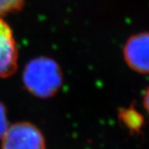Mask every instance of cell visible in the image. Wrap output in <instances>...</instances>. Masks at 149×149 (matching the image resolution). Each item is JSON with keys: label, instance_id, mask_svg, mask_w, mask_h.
Segmentation results:
<instances>
[{"label": "cell", "instance_id": "obj_2", "mask_svg": "<svg viewBox=\"0 0 149 149\" xmlns=\"http://www.w3.org/2000/svg\"><path fill=\"white\" fill-rule=\"evenodd\" d=\"M2 149H46V142L38 128L28 122L8 127L2 137Z\"/></svg>", "mask_w": 149, "mask_h": 149}, {"label": "cell", "instance_id": "obj_6", "mask_svg": "<svg viewBox=\"0 0 149 149\" xmlns=\"http://www.w3.org/2000/svg\"><path fill=\"white\" fill-rule=\"evenodd\" d=\"M8 127V125L5 107L0 102V139H2V137L3 136Z\"/></svg>", "mask_w": 149, "mask_h": 149}, {"label": "cell", "instance_id": "obj_1", "mask_svg": "<svg viewBox=\"0 0 149 149\" xmlns=\"http://www.w3.org/2000/svg\"><path fill=\"white\" fill-rule=\"evenodd\" d=\"M22 79L30 93L39 98L47 99L58 91L62 83V74L53 60L40 57L27 63Z\"/></svg>", "mask_w": 149, "mask_h": 149}, {"label": "cell", "instance_id": "obj_7", "mask_svg": "<svg viewBox=\"0 0 149 149\" xmlns=\"http://www.w3.org/2000/svg\"><path fill=\"white\" fill-rule=\"evenodd\" d=\"M144 104H145V108L147 109V110L149 113V88L148 91H146L145 94V97H144Z\"/></svg>", "mask_w": 149, "mask_h": 149}, {"label": "cell", "instance_id": "obj_5", "mask_svg": "<svg viewBox=\"0 0 149 149\" xmlns=\"http://www.w3.org/2000/svg\"><path fill=\"white\" fill-rule=\"evenodd\" d=\"M25 0H0V16L19 10Z\"/></svg>", "mask_w": 149, "mask_h": 149}, {"label": "cell", "instance_id": "obj_3", "mask_svg": "<svg viewBox=\"0 0 149 149\" xmlns=\"http://www.w3.org/2000/svg\"><path fill=\"white\" fill-rule=\"evenodd\" d=\"M124 58L133 70L149 74V32L133 35L123 49Z\"/></svg>", "mask_w": 149, "mask_h": 149}, {"label": "cell", "instance_id": "obj_4", "mask_svg": "<svg viewBox=\"0 0 149 149\" xmlns=\"http://www.w3.org/2000/svg\"><path fill=\"white\" fill-rule=\"evenodd\" d=\"M17 68V51L9 26L0 17V78L15 73Z\"/></svg>", "mask_w": 149, "mask_h": 149}]
</instances>
